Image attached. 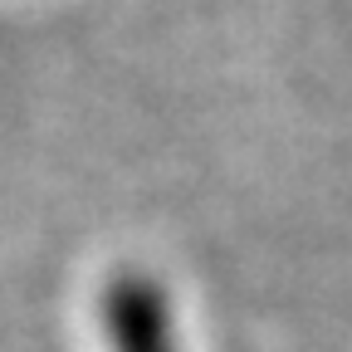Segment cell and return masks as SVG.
I'll return each instance as SVG.
<instances>
[{
    "label": "cell",
    "mask_w": 352,
    "mask_h": 352,
    "mask_svg": "<svg viewBox=\"0 0 352 352\" xmlns=\"http://www.w3.org/2000/svg\"><path fill=\"white\" fill-rule=\"evenodd\" d=\"M108 338H113V352H176L162 294L152 284H138V279L113 289V298H108Z\"/></svg>",
    "instance_id": "1"
}]
</instances>
